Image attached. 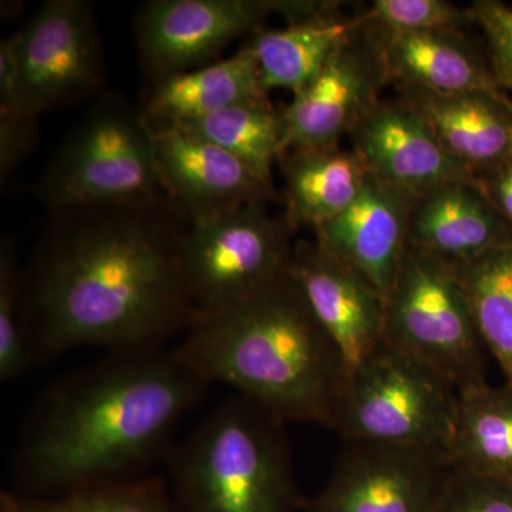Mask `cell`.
<instances>
[{"label":"cell","instance_id":"6da1fadb","mask_svg":"<svg viewBox=\"0 0 512 512\" xmlns=\"http://www.w3.org/2000/svg\"><path fill=\"white\" fill-rule=\"evenodd\" d=\"M190 221L170 198L53 211L23 268L35 356L94 346L163 348L194 318L184 274Z\"/></svg>","mask_w":512,"mask_h":512},{"label":"cell","instance_id":"7a4b0ae2","mask_svg":"<svg viewBox=\"0 0 512 512\" xmlns=\"http://www.w3.org/2000/svg\"><path fill=\"white\" fill-rule=\"evenodd\" d=\"M208 386L174 349L110 353L64 377L23 431L19 495L57 497L140 477Z\"/></svg>","mask_w":512,"mask_h":512},{"label":"cell","instance_id":"3957f363","mask_svg":"<svg viewBox=\"0 0 512 512\" xmlns=\"http://www.w3.org/2000/svg\"><path fill=\"white\" fill-rule=\"evenodd\" d=\"M174 348L207 380L284 423L333 429L345 363L291 274L218 311L197 313Z\"/></svg>","mask_w":512,"mask_h":512},{"label":"cell","instance_id":"277c9868","mask_svg":"<svg viewBox=\"0 0 512 512\" xmlns=\"http://www.w3.org/2000/svg\"><path fill=\"white\" fill-rule=\"evenodd\" d=\"M284 426L245 397L222 403L171 458L177 511H298Z\"/></svg>","mask_w":512,"mask_h":512},{"label":"cell","instance_id":"5b68a950","mask_svg":"<svg viewBox=\"0 0 512 512\" xmlns=\"http://www.w3.org/2000/svg\"><path fill=\"white\" fill-rule=\"evenodd\" d=\"M35 192L50 212L167 197L153 126L141 107L119 93L100 94L46 165Z\"/></svg>","mask_w":512,"mask_h":512},{"label":"cell","instance_id":"8992f818","mask_svg":"<svg viewBox=\"0 0 512 512\" xmlns=\"http://www.w3.org/2000/svg\"><path fill=\"white\" fill-rule=\"evenodd\" d=\"M384 343L457 392L487 383L484 343L456 271L409 245L384 295Z\"/></svg>","mask_w":512,"mask_h":512},{"label":"cell","instance_id":"52a82bcc","mask_svg":"<svg viewBox=\"0 0 512 512\" xmlns=\"http://www.w3.org/2000/svg\"><path fill=\"white\" fill-rule=\"evenodd\" d=\"M458 392L383 343L349 373L333 430L346 443L446 451Z\"/></svg>","mask_w":512,"mask_h":512},{"label":"cell","instance_id":"ba28073f","mask_svg":"<svg viewBox=\"0 0 512 512\" xmlns=\"http://www.w3.org/2000/svg\"><path fill=\"white\" fill-rule=\"evenodd\" d=\"M269 205L255 202L190 225L184 274L194 315L234 305L289 271L295 229Z\"/></svg>","mask_w":512,"mask_h":512},{"label":"cell","instance_id":"9c48e42d","mask_svg":"<svg viewBox=\"0 0 512 512\" xmlns=\"http://www.w3.org/2000/svg\"><path fill=\"white\" fill-rule=\"evenodd\" d=\"M18 35L20 96L33 119L100 92L103 47L92 3L49 0Z\"/></svg>","mask_w":512,"mask_h":512},{"label":"cell","instance_id":"30bf717a","mask_svg":"<svg viewBox=\"0 0 512 512\" xmlns=\"http://www.w3.org/2000/svg\"><path fill=\"white\" fill-rule=\"evenodd\" d=\"M275 0H151L138 10L134 36L150 82L217 62L225 47L262 29Z\"/></svg>","mask_w":512,"mask_h":512},{"label":"cell","instance_id":"8fae6325","mask_svg":"<svg viewBox=\"0 0 512 512\" xmlns=\"http://www.w3.org/2000/svg\"><path fill=\"white\" fill-rule=\"evenodd\" d=\"M450 474L439 451L346 443L306 512H436Z\"/></svg>","mask_w":512,"mask_h":512},{"label":"cell","instance_id":"7c38bea8","mask_svg":"<svg viewBox=\"0 0 512 512\" xmlns=\"http://www.w3.org/2000/svg\"><path fill=\"white\" fill-rule=\"evenodd\" d=\"M387 84L379 36L360 18L359 28L322 72L282 107L284 153L291 148L339 146L382 100L380 92Z\"/></svg>","mask_w":512,"mask_h":512},{"label":"cell","instance_id":"4fadbf2b","mask_svg":"<svg viewBox=\"0 0 512 512\" xmlns=\"http://www.w3.org/2000/svg\"><path fill=\"white\" fill-rule=\"evenodd\" d=\"M158 175L167 197L191 225L276 200L274 183L228 151L175 126H153Z\"/></svg>","mask_w":512,"mask_h":512},{"label":"cell","instance_id":"5bb4252c","mask_svg":"<svg viewBox=\"0 0 512 512\" xmlns=\"http://www.w3.org/2000/svg\"><path fill=\"white\" fill-rule=\"evenodd\" d=\"M291 274L349 375L384 343L383 293L315 239L296 242Z\"/></svg>","mask_w":512,"mask_h":512},{"label":"cell","instance_id":"9a60e30c","mask_svg":"<svg viewBox=\"0 0 512 512\" xmlns=\"http://www.w3.org/2000/svg\"><path fill=\"white\" fill-rule=\"evenodd\" d=\"M349 137L369 174L416 197L441 185L477 181L399 96L380 100Z\"/></svg>","mask_w":512,"mask_h":512},{"label":"cell","instance_id":"2e32d148","mask_svg":"<svg viewBox=\"0 0 512 512\" xmlns=\"http://www.w3.org/2000/svg\"><path fill=\"white\" fill-rule=\"evenodd\" d=\"M416 198L369 174L356 200L313 231L315 241L362 272L384 296L407 248Z\"/></svg>","mask_w":512,"mask_h":512},{"label":"cell","instance_id":"e0dca14e","mask_svg":"<svg viewBox=\"0 0 512 512\" xmlns=\"http://www.w3.org/2000/svg\"><path fill=\"white\" fill-rule=\"evenodd\" d=\"M510 244L511 228L477 181L441 185L414 201L407 245L451 268Z\"/></svg>","mask_w":512,"mask_h":512},{"label":"cell","instance_id":"ac0fdd59","mask_svg":"<svg viewBox=\"0 0 512 512\" xmlns=\"http://www.w3.org/2000/svg\"><path fill=\"white\" fill-rule=\"evenodd\" d=\"M454 160L480 175L512 158V101L503 92L397 89Z\"/></svg>","mask_w":512,"mask_h":512},{"label":"cell","instance_id":"d6986e66","mask_svg":"<svg viewBox=\"0 0 512 512\" xmlns=\"http://www.w3.org/2000/svg\"><path fill=\"white\" fill-rule=\"evenodd\" d=\"M373 28L379 36L387 79L397 89L440 94L503 92L490 64L463 30L389 33Z\"/></svg>","mask_w":512,"mask_h":512},{"label":"cell","instance_id":"ffe728a7","mask_svg":"<svg viewBox=\"0 0 512 512\" xmlns=\"http://www.w3.org/2000/svg\"><path fill=\"white\" fill-rule=\"evenodd\" d=\"M272 103L258 63L242 47L234 56L188 72L153 80L141 110L151 126H170L244 104Z\"/></svg>","mask_w":512,"mask_h":512},{"label":"cell","instance_id":"44dd1931","mask_svg":"<svg viewBox=\"0 0 512 512\" xmlns=\"http://www.w3.org/2000/svg\"><path fill=\"white\" fill-rule=\"evenodd\" d=\"M284 174L285 217L293 229L338 217L365 187L369 171L353 148H291L279 158Z\"/></svg>","mask_w":512,"mask_h":512},{"label":"cell","instance_id":"7402d4cb","mask_svg":"<svg viewBox=\"0 0 512 512\" xmlns=\"http://www.w3.org/2000/svg\"><path fill=\"white\" fill-rule=\"evenodd\" d=\"M342 9L252 35L245 47L255 56L266 92H301L322 72L360 26L359 15H345Z\"/></svg>","mask_w":512,"mask_h":512},{"label":"cell","instance_id":"603a6c76","mask_svg":"<svg viewBox=\"0 0 512 512\" xmlns=\"http://www.w3.org/2000/svg\"><path fill=\"white\" fill-rule=\"evenodd\" d=\"M458 473L512 484V387L488 383L458 392L453 430L444 451Z\"/></svg>","mask_w":512,"mask_h":512},{"label":"cell","instance_id":"cb8c5ba5","mask_svg":"<svg viewBox=\"0 0 512 512\" xmlns=\"http://www.w3.org/2000/svg\"><path fill=\"white\" fill-rule=\"evenodd\" d=\"M170 126L228 151L269 183L274 165L284 154V109L272 103L229 107Z\"/></svg>","mask_w":512,"mask_h":512},{"label":"cell","instance_id":"d4e9b609","mask_svg":"<svg viewBox=\"0 0 512 512\" xmlns=\"http://www.w3.org/2000/svg\"><path fill=\"white\" fill-rule=\"evenodd\" d=\"M485 350L512 387V244L454 268Z\"/></svg>","mask_w":512,"mask_h":512},{"label":"cell","instance_id":"484cf974","mask_svg":"<svg viewBox=\"0 0 512 512\" xmlns=\"http://www.w3.org/2000/svg\"><path fill=\"white\" fill-rule=\"evenodd\" d=\"M2 512H178L170 493L157 478L138 477L87 490L30 498L2 495Z\"/></svg>","mask_w":512,"mask_h":512},{"label":"cell","instance_id":"4316f807","mask_svg":"<svg viewBox=\"0 0 512 512\" xmlns=\"http://www.w3.org/2000/svg\"><path fill=\"white\" fill-rule=\"evenodd\" d=\"M37 120L22 103L19 82L18 32L0 42V178L2 183L32 153Z\"/></svg>","mask_w":512,"mask_h":512},{"label":"cell","instance_id":"83f0119b","mask_svg":"<svg viewBox=\"0 0 512 512\" xmlns=\"http://www.w3.org/2000/svg\"><path fill=\"white\" fill-rule=\"evenodd\" d=\"M23 268L9 238L0 245V379H18L35 360L22 315Z\"/></svg>","mask_w":512,"mask_h":512},{"label":"cell","instance_id":"f1b7e54d","mask_svg":"<svg viewBox=\"0 0 512 512\" xmlns=\"http://www.w3.org/2000/svg\"><path fill=\"white\" fill-rule=\"evenodd\" d=\"M360 18L389 33L463 30L474 23L470 9L447 0H375Z\"/></svg>","mask_w":512,"mask_h":512},{"label":"cell","instance_id":"f546056e","mask_svg":"<svg viewBox=\"0 0 512 512\" xmlns=\"http://www.w3.org/2000/svg\"><path fill=\"white\" fill-rule=\"evenodd\" d=\"M436 512H512V484L451 470Z\"/></svg>","mask_w":512,"mask_h":512},{"label":"cell","instance_id":"4dcf8cb0","mask_svg":"<svg viewBox=\"0 0 512 512\" xmlns=\"http://www.w3.org/2000/svg\"><path fill=\"white\" fill-rule=\"evenodd\" d=\"M473 22L483 30L490 66L501 89L512 92V8L500 0H476L470 8Z\"/></svg>","mask_w":512,"mask_h":512},{"label":"cell","instance_id":"1f68e13d","mask_svg":"<svg viewBox=\"0 0 512 512\" xmlns=\"http://www.w3.org/2000/svg\"><path fill=\"white\" fill-rule=\"evenodd\" d=\"M476 178L485 198L512 231V158Z\"/></svg>","mask_w":512,"mask_h":512},{"label":"cell","instance_id":"d6a6232c","mask_svg":"<svg viewBox=\"0 0 512 512\" xmlns=\"http://www.w3.org/2000/svg\"><path fill=\"white\" fill-rule=\"evenodd\" d=\"M0 512H2V511H0Z\"/></svg>","mask_w":512,"mask_h":512}]
</instances>
